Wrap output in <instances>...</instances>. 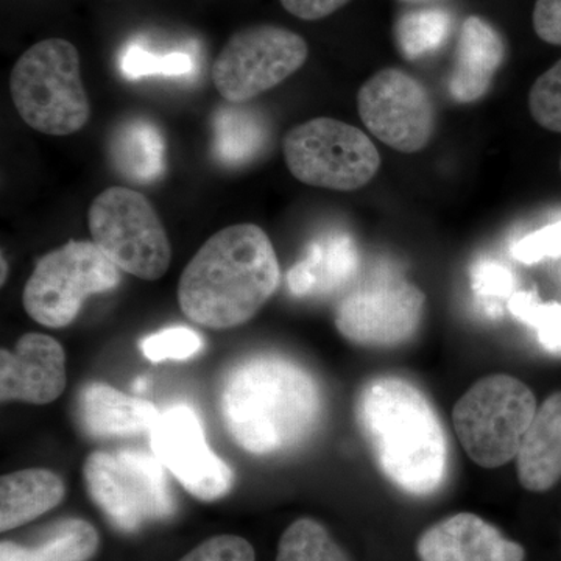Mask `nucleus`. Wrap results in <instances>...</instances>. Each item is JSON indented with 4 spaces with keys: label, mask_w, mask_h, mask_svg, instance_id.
<instances>
[{
    "label": "nucleus",
    "mask_w": 561,
    "mask_h": 561,
    "mask_svg": "<svg viewBox=\"0 0 561 561\" xmlns=\"http://www.w3.org/2000/svg\"><path fill=\"white\" fill-rule=\"evenodd\" d=\"M308 55V43L298 33L271 24L243 28L214 61V87L225 101L250 102L289 79Z\"/></svg>",
    "instance_id": "obj_11"
},
{
    "label": "nucleus",
    "mask_w": 561,
    "mask_h": 561,
    "mask_svg": "<svg viewBox=\"0 0 561 561\" xmlns=\"http://www.w3.org/2000/svg\"><path fill=\"white\" fill-rule=\"evenodd\" d=\"M7 271H9V267H7L5 257L2 256V284L5 283Z\"/></svg>",
    "instance_id": "obj_36"
},
{
    "label": "nucleus",
    "mask_w": 561,
    "mask_h": 561,
    "mask_svg": "<svg viewBox=\"0 0 561 561\" xmlns=\"http://www.w3.org/2000/svg\"><path fill=\"white\" fill-rule=\"evenodd\" d=\"M180 561H256V553L245 538L219 535L203 541Z\"/></svg>",
    "instance_id": "obj_30"
},
{
    "label": "nucleus",
    "mask_w": 561,
    "mask_h": 561,
    "mask_svg": "<svg viewBox=\"0 0 561 561\" xmlns=\"http://www.w3.org/2000/svg\"><path fill=\"white\" fill-rule=\"evenodd\" d=\"M534 28L545 43L561 46V0H537Z\"/></svg>",
    "instance_id": "obj_33"
},
{
    "label": "nucleus",
    "mask_w": 561,
    "mask_h": 561,
    "mask_svg": "<svg viewBox=\"0 0 561 561\" xmlns=\"http://www.w3.org/2000/svg\"><path fill=\"white\" fill-rule=\"evenodd\" d=\"M400 2H404V3H427V2H434V0H400Z\"/></svg>",
    "instance_id": "obj_37"
},
{
    "label": "nucleus",
    "mask_w": 561,
    "mask_h": 561,
    "mask_svg": "<svg viewBox=\"0 0 561 561\" xmlns=\"http://www.w3.org/2000/svg\"><path fill=\"white\" fill-rule=\"evenodd\" d=\"M65 494V482L54 471L32 468L2 476L0 530H13L33 522L57 507Z\"/></svg>",
    "instance_id": "obj_20"
},
{
    "label": "nucleus",
    "mask_w": 561,
    "mask_h": 561,
    "mask_svg": "<svg viewBox=\"0 0 561 561\" xmlns=\"http://www.w3.org/2000/svg\"><path fill=\"white\" fill-rule=\"evenodd\" d=\"M150 445L153 456L192 496L213 502L230 493L234 474L209 448L201 420L186 405L161 413L150 430Z\"/></svg>",
    "instance_id": "obj_13"
},
{
    "label": "nucleus",
    "mask_w": 561,
    "mask_h": 561,
    "mask_svg": "<svg viewBox=\"0 0 561 561\" xmlns=\"http://www.w3.org/2000/svg\"><path fill=\"white\" fill-rule=\"evenodd\" d=\"M537 409L526 383L511 375H491L454 405V430L468 457L491 470L516 459Z\"/></svg>",
    "instance_id": "obj_5"
},
{
    "label": "nucleus",
    "mask_w": 561,
    "mask_h": 561,
    "mask_svg": "<svg viewBox=\"0 0 561 561\" xmlns=\"http://www.w3.org/2000/svg\"><path fill=\"white\" fill-rule=\"evenodd\" d=\"M426 297L404 276L375 273L354 283L337 301L335 328L354 345L391 348L419 332Z\"/></svg>",
    "instance_id": "obj_10"
},
{
    "label": "nucleus",
    "mask_w": 561,
    "mask_h": 561,
    "mask_svg": "<svg viewBox=\"0 0 561 561\" xmlns=\"http://www.w3.org/2000/svg\"><path fill=\"white\" fill-rule=\"evenodd\" d=\"M279 280L267 232L253 224L232 225L203 243L181 273L180 308L201 327L231 330L264 308Z\"/></svg>",
    "instance_id": "obj_2"
},
{
    "label": "nucleus",
    "mask_w": 561,
    "mask_h": 561,
    "mask_svg": "<svg viewBox=\"0 0 561 561\" xmlns=\"http://www.w3.org/2000/svg\"><path fill=\"white\" fill-rule=\"evenodd\" d=\"M518 481L531 493H545L561 479V391L537 409L516 456Z\"/></svg>",
    "instance_id": "obj_19"
},
{
    "label": "nucleus",
    "mask_w": 561,
    "mask_h": 561,
    "mask_svg": "<svg viewBox=\"0 0 561 561\" xmlns=\"http://www.w3.org/2000/svg\"><path fill=\"white\" fill-rule=\"evenodd\" d=\"M276 561H350L327 527L316 519L290 524L280 537Z\"/></svg>",
    "instance_id": "obj_24"
},
{
    "label": "nucleus",
    "mask_w": 561,
    "mask_h": 561,
    "mask_svg": "<svg viewBox=\"0 0 561 561\" xmlns=\"http://www.w3.org/2000/svg\"><path fill=\"white\" fill-rule=\"evenodd\" d=\"M357 110L373 136L401 153H415L430 144L435 110L430 91L401 69L379 70L362 84Z\"/></svg>",
    "instance_id": "obj_12"
},
{
    "label": "nucleus",
    "mask_w": 561,
    "mask_h": 561,
    "mask_svg": "<svg viewBox=\"0 0 561 561\" xmlns=\"http://www.w3.org/2000/svg\"><path fill=\"white\" fill-rule=\"evenodd\" d=\"M202 348L201 334L184 327L168 328V330L151 334L140 342L144 356L153 364L168 359H190Z\"/></svg>",
    "instance_id": "obj_29"
},
{
    "label": "nucleus",
    "mask_w": 561,
    "mask_h": 561,
    "mask_svg": "<svg viewBox=\"0 0 561 561\" xmlns=\"http://www.w3.org/2000/svg\"><path fill=\"white\" fill-rule=\"evenodd\" d=\"M420 561H524L526 551L474 513H457L420 535Z\"/></svg>",
    "instance_id": "obj_15"
},
{
    "label": "nucleus",
    "mask_w": 561,
    "mask_h": 561,
    "mask_svg": "<svg viewBox=\"0 0 561 561\" xmlns=\"http://www.w3.org/2000/svg\"><path fill=\"white\" fill-rule=\"evenodd\" d=\"M121 268L94 242L70 241L41 257L22 291V306L47 328H65L92 295L116 289Z\"/></svg>",
    "instance_id": "obj_7"
},
{
    "label": "nucleus",
    "mask_w": 561,
    "mask_h": 561,
    "mask_svg": "<svg viewBox=\"0 0 561 561\" xmlns=\"http://www.w3.org/2000/svg\"><path fill=\"white\" fill-rule=\"evenodd\" d=\"M83 478L91 500L117 529L135 531L175 511L164 465L150 454L92 453L84 461Z\"/></svg>",
    "instance_id": "obj_9"
},
{
    "label": "nucleus",
    "mask_w": 561,
    "mask_h": 561,
    "mask_svg": "<svg viewBox=\"0 0 561 561\" xmlns=\"http://www.w3.org/2000/svg\"><path fill=\"white\" fill-rule=\"evenodd\" d=\"M560 171H561V160H560Z\"/></svg>",
    "instance_id": "obj_38"
},
{
    "label": "nucleus",
    "mask_w": 561,
    "mask_h": 561,
    "mask_svg": "<svg viewBox=\"0 0 561 561\" xmlns=\"http://www.w3.org/2000/svg\"><path fill=\"white\" fill-rule=\"evenodd\" d=\"M529 108L540 127L561 133V60L535 81L529 92Z\"/></svg>",
    "instance_id": "obj_28"
},
{
    "label": "nucleus",
    "mask_w": 561,
    "mask_h": 561,
    "mask_svg": "<svg viewBox=\"0 0 561 561\" xmlns=\"http://www.w3.org/2000/svg\"><path fill=\"white\" fill-rule=\"evenodd\" d=\"M220 412L232 442L254 456L286 451L320 420L321 393L311 373L276 354H257L225 379Z\"/></svg>",
    "instance_id": "obj_3"
},
{
    "label": "nucleus",
    "mask_w": 561,
    "mask_h": 561,
    "mask_svg": "<svg viewBox=\"0 0 561 561\" xmlns=\"http://www.w3.org/2000/svg\"><path fill=\"white\" fill-rule=\"evenodd\" d=\"M146 386H147L146 379H138V381H136V383H135V389L144 390V389H146Z\"/></svg>",
    "instance_id": "obj_35"
},
{
    "label": "nucleus",
    "mask_w": 561,
    "mask_h": 561,
    "mask_svg": "<svg viewBox=\"0 0 561 561\" xmlns=\"http://www.w3.org/2000/svg\"><path fill=\"white\" fill-rule=\"evenodd\" d=\"M472 287L478 291L479 298L485 301H500L502 298L511 300V273L494 262H482L472 272Z\"/></svg>",
    "instance_id": "obj_32"
},
{
    "label": "nucleus",
    "mask_w": 561,
    "mask_h": 561,
    "mask_svg": "<svg viewBox=\"0 0 561 561\" xmlns=\"http://www.w3.org/2000/svg\"><path fill=\"white\" fill-rule=\"evenodd\" d=\"M284 9L302 21H319L343 9L351 0H279Z\"/></svg>",
    "instance_id": "obj_34"
},
{
    "label": "nucleus",
    "mask_w": 561,
    "mask_h": 561,
    "mask_svg": "<svg viewBox=\"0 0 561 561\" xmlns=\"http://www.w3.org/2000/svg\"><path fill=\"white\" fill-rule=\"evenodd\" d=\"M283 150L291 175L321 190H360L381 168L379 151L364 131L330 117L291 128Z\"/></svg>",
    "instance_id": "obj_8"
},
{
    "label": "nucleus",
    "mask_w": 561,
    "mask_h": 561,
    "mask_svg": "<svg viewBox=\"0 0 561 561\" xmlns=\"http://www.w3.org/2000/svg\"><path fill=\"white\" fill-rule=\"evenodd\" d=\"M77 412L84 432L99 438L150 431L161 415L151 402L122 393L103 382H91L80 390Z\"/></svg>",
    "instance_id": "obj_18"
},
{
    "label": "nucleus",
    "mask_w": 561,
    "mask_h": 561,
    "mask_svg": "<svg viewBox=\"0 0 561 561\" xmlns=\"http://www.w3.org/2000/svg\"><path fill=\"white\" fill-rule=\"evenodd\" d=\"M88 221L92 242L122 272L157 280L169 271L171 242L146 195L128 187H108L92 202Z\"/></svg>",
    "instance_id": "obj_6"
},
{
    "label": "nucleus",
    "mask_w": 561,
    "mask_h": 561,
    "mask_svg": "<svg viewBox=\"0 0 561 561\" xmlns=\"http://www.w3.org/2000/svg\"><path fill=\"white\" fill-rule=\"evenodd\" d=\"M505 58V44L493 25L478 16L460 27L456 66L449 79L454 101L470 103L483 98Z\"/></svg>",
    "instance_id": "obj_16"
},
{
    "label": "nucleus",
    "mask_w": 561,
    "mask_h": 561,
    "mask_svg": "<svg viewBox=\"0 0 561 561\" xmlns=\"http://www.w3.org/2000/svg\"><path fill=\"white\" fill-rule=\"evenodd\" d=\"M66 383L65 350L50 335L38 332L22 335L14 351L0 353L2 402L49 404L61 397Z\"/></svg>",
    "instance_id": "obj_14"
},
{
    "label": "nucleus",
    "mask_w": 561,
    "mask_h": 561,
    "mask_svg": "<svg viewBox=\"0 0 561 561\" xmlns=\"http://www.w3.org/2000/svg\"><path fill=\"white\" fill-rule=\"evenodd\" d=\"M507 309L516 320L537 331L538 341L546 351L561 354L560 302H542L534 291H515Z\"/></svg>",
    "instance_id": "obj_26"
},
{
    "label": "nucleus",
    "mask_w": 561,
    "mask_h": 561,
    "mask_svg": "<svg viewBox=\"0 0 561 561\" xmlns=\"http://www.w3.org/2000/svg\"><path fill=\"white\" fill-rule=\"evenodd\" d=\"M359 250L345 232H330L311 242L305 257L290 268L287 284L295 297H316L341 290L356 276Z\"/></svg>",
    "instance_id": "obj_17"
},
{
    "label": "nucleus",
    "mask_w": 561,
    "mask_h": 561,
    "mask_svg": "<svg viewBox=\"0 0 561 561\" xmlns=\"http://www.w3.org/2000/svg\"><path fill=\"white\" fill-rule=\"evenodd\" d=\"M111 158L125 179L153 183L168 168V147L160 128L146 119H131L117 127L111 139Z\"/></svg>",
    "instance_id": "obj_21"
},
{
    "label": "nucleus",
    "mask_w": 561,
    "mask_h": 561,
    "mask_svg": "<svg viewBox=\"0 0 561 561\" xmlns=\"http://www.w3.org/2000/svg\"><path fill=\"white\" fill-rule=\"evenodd\" d=\"M98 548V530L83 519L68 518L44 531L38 545L2 541L0 561H88Z\"/></svg>",
    "instance_id": "obj_22"
},
{
    "label": "nucleus",
    "mask_w": 561,
    "mask_h": 561,
    "mask_svg": "<svg viewBox=\"0 0 561 561\" xmlns=\"http://www.w3.org/2000/svg\"><path fill=\"white\" fill-rule=\"evenodd\" d=\"M121 70L133 80L149 76L181 77L190 76L194 62L187 54L154 55L133 46L122 55Z\"/></svg>",
    "instance_id": "obj_27"
},
{
    "label": "nucleus",
    "mask_w": 561,
    "mask_h": 561,
    "mask_svg": "<svg viewBox=\"0 0 561 561\" xmlns=\"http://www.w3.org/2000/svg\"><path fill=\"white\" fill-rule=\"evenodd\" d=\"M362 435L383 478L412 496H431L448 472V440L426 394L400 376L365 383L356 401Z\"/></svg>",
    "instance_id": "obj_1"
},
{
    "label": "nucleus",
    "mask_w": 561,
    "mask_h": 561,
    "mask_svg": "<svg viewBox=\"0 0 561 561\" xmlns=\"http://www.w3.org/2000/svg\"><path fill=\"white\" fill-rule=\"evenodd\" d=\"M449 27L451 20L445 11L420 10L404 14L394 32L402 54L413 60L437 50L448 38Z\"/></svg>",
    "instance_id": "obj_25"
},
{
    "label": "nucleus",
    "mask_w": 561,
    "mask_h": 561,
    "mask_svg": "<svg viewBox=\"0 0 561 561\" xmlns=\"http://www.w3.org/2000/svg\"><path fill=\"white\" fill-rule=\"evenodd\" d=\"M242 103L221 106L214 119V151L224 164H247L256 160L267 144V125L256 111Z\"/></svg>",
    "instance_id": "obj_23"
},
{
    "label": "nucleus",
    "mask_w": 561,
    "mask_h": 561,
    "mask_svg": "<svg viewBox=\"0 0 561 561\" xmlns=\"http://www.w3.org/2000/svg\"><path fill=\"white\" fill-rule=\"evenodd\" d=\"M10 94L22 121L44 135H73L91 117L79 50L66 39L39 41L25 50L11 70Z\"/></svg>",
    "instance_id": "obj_4"
},
{
    "label": "nucleus",
    "mask_w": 561,
    "mask_h": 561,
    "mask_svg": "<svg viewBox=\"0 0 561 561\" xmlns=\"http://www.w3.org/2000/svg\"><path fill=\"white\" fill-rule=\"evenodd\" d=\"M515 260L523 264H537L546 257L561 256V221L549 225L541 230L527 234L522 241L516 242L512 250Z\"/></svg>",
    "instance_id": "obj_31"
}]
</instances>
